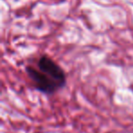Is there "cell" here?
Wrapping results in <instances>:
<instances>
[{"label":"cell","instance_id":"cell-1","mask_svg":"<svg viewBox=\"0 0 133 133\" xmlns=\"http://www.w3.org/2000/svg\"><path fill=\"white\" fill-rule=\"evenodd\" d=\"M28 76L37 90L46 95H52L66 85V73L54 59L42 55L36 66H26Z\"/></svg>","mask_w":133,"mask_h":133}]
</instances>
